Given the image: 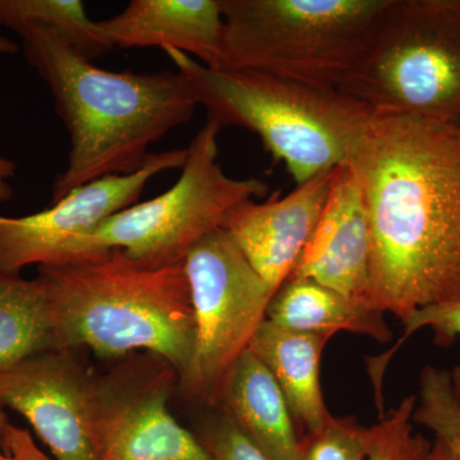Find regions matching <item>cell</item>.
I'll list each match as a JSON object with an SVG mask.
<instances>
[{"mask_svg": "<svg viewBox=\"0 0 460 460\" xmlns=\"http://www.w3.org/2000/svg\"><path fill=\"white\" fill-rule=\"evenodd\" d=\"M348 164L371 229L367 304L404 323L460 296V124L374 115Z\"/></svg>", "mask_w": 460, "mask_h": 460, "instance_id": "cell-1", "label": "cell"}, {"mask_svg": "<svg viewBox=\"0 0 460 460\" xmlns=\"http://www.w3.org/2000/svg\"><path fill=\"white\" fill-rule=\"evenodd\" d=\"M17 33L69 136L68 164L54 181L53 202L90 181L140 171L153 154L148 148L189 123L199 107L178 72H111L51 27L29 25Z\"/></svg>", "mask_w": 460, "mask_h": 460, "instance_id": "cell-2", "label": "cell"}, {"mask_svg": "<svg viewBox=\"0 0 460 460\" xmlns=\"http://www.w3.org/2000/svg\"><path fill=\"white\" fill-rule=\"evenodd\" d=\"M58 349L89 348L102 358L146 350L180 378L195 344L184 263L154 266L119 248L84 261L40 266Z\"/></svg>", "mask_w": 460, "mask_h": 460, "instance_id": "cell-3", "label": "cell"}, {"mask_svg": "<svg viewBox=\"0 0 460 460\" xmlns=\"http://www.w3.org/2000/svg\"><path fill=\"white\" fill-rule=\"evenodd\" d=\"M164 51L208 120L255 133L296 184L349 162L375 115L339 90L248 69L210 68L180 50Z\"/></svg>", "mask_w": 460, "mask_h": 460, "instance_id": "cell-4", "label": "cell"}, {"mask_svg": "<svg viewBox=\"0 0 460 460\" xmlns=\"http://www.w3.org/2000/svg\"><path fill=\"white\" fill-rule=\"evenodd\" d=\"M387 0H220L222 68L339 90Z\"/></svg>", "mask_w": 460, "mask_h": 460, "instance_id": "cell-5", "label": "cell"}, {"mask_svg": "<svg viewBox=\"0 0 460 460\" xmlns=\"http://www.w3.org/2000/svg\"><path fill=\"white\" fill-rule=\"evenodd\" d=\"M339 91L375 115L460 124V0H387Z\"/></svg>", "mask_w": 460, "mask_h": 460, "instance_id": "cell-6", "label": "cell"}, {"mask_svg": "<svg viewBox=\"0 0 460 460\" xmlns=\"http://www.w3.org/2000/svg\"><path fill=\"white\" fill-rule=\"evenodd\" d=\"M220 129L208 120L187 147L181 177L171 189L109 217L80 239L66 263L84 261L114 248L154 268L183 262L190 248L222 228L224 217L234 206L265 199L266 181L237 180L224 172L217 160Z\"/></svg>", "mask_w": 460, "mask_h": 460, "instance_id": "cell-7", "label": "cell"}, {"mask_svg": "<svg viewBox=\"0 0 460 460\" xmlns=\"http://www.w3.org/2000/svg\"><path fill=\"white\" fill-rule=\"evenodd\" d=\"M195 319V344L180 378L190 398L217 404L238 359L266 320L274 293L220 228L183 260Z\"/></svg>", "mask_w": 460, "mask_h": 460, "instance_id": "cell-8", "label": "cell"}, {"mask_svg": "<svg viewBox=\"0 0 460 460\" xmlns=\"http://www.w3.org/2000/svg\"><path fill=\"white\" fill-rule=\"evenodd\" d=\"M187 154V148L153 153L140 171L90 181L47 210L20 217L0 215V274L20 275L31 265H65L81 238L137 204L159 172L181 169Z\"/></svg>", "mask_w": 460, "mask_h": 460, "instance_id": "cell-9", "label": "cell"}, {"mask_svg": "<svg viewBox=\"0 0 460 460\" xmlns=\"http://www.w3.org/2000/svg\"><path fill=\"white\" fill-rule=\"evenodd\" d=\"M102 377L72 349L45 350L0 376V402L22 414L56 460H99Z\"/></svg>", "mask_w": 460, "mask_h": 460, "instance_id": "cell-10", "label": "cell"}, {"mask_svg": "<svg viewBox=\"0 0 460 460\" xmlns=\"http://www.w3.org/2000/svg\"><path fill=\"white\" fill-rule=\"evenodd\" d=\"M177 377L155 356L102 377L99 460H211L202 441L169 411Z\"/></svg>", "mask_w": 460, "mask_h": 460, "instance_id": "cell-11", "label": "cell"}, {"mask_svg": "<svg viewBox=\"0 0 460 460\" xmlns=\"http://www.w3.org/2000/svg\"><path fill=\"white\" fill-rule=\"evenodd\" d=\"M332 171L296 184L286 198L246 199L226 215L222 229L228 233L272 293L292 275L308 239L319 222L332 187Z\"/></svg>", "mask_w": 460, "mask_h": 460, "instance_id": "cell-12", "label": "cell"}, {"mask_svg": "<svg viewBox=\"0 0 460 460\" xmlns=\"http://www.w3.org/2000/svg\"><path fill=\"white\" fill-rule=\"evenodd\" d=\"M371 248L361 186L345 163L332 172L328 201L289 278L316 281L368 305Z\"/></svg>", "mask_w": 460, "mask_h": 460, "instance_id": "cell-13", "label": "cell"}, {"mask_svg": "<svg viewBox=\"0 0 460 460\" xmlns=\"http://www.w3.org/2000/svg\"><path fill=\"white\" fill-rule=\"evenodd\" d=\"M98 25L113 48H172L210 68L223 66L220 0H132Z\"/></svg>", "mask_w": 460, "mask_h": 460, "instance_id": "cell-14", "label": "cell"}, {"mask_svg": "<svg viewBox=\"0 0 460 460\" xmlns=\"http://www.w3.org/2000/svg\"><path fill=\"white\" fill-rule=\"evenodd\" d=\"M226 416L272 460H302L292 411L270 371L247 350L235 363L222 395Z\"/></svg>", "mask_w": 460, "mask_h": 460, "instance_id": "cell-15", "label": "cell"}, {"mask_svg": "<svg viewBox=\"0 0 460 460\" xmlns=\"http://www.w3.org/2000/svg\"><path fill=\"white\" fill-rule=\"evenodd\" d=\"M334 334L304 332L281 328L265 320L252 339L250 350L270 371L286 396L293 419L310 435L325 428L332 414L323 402L320 363Z\"/></svg>", "mask_w": 460, "mask_h": 460, "instance_id": "cell-16", "label": "cell"}, {"mask_svg": "<svg viewBox=\"0 0 460 460\" xmlns=\"http://www.w3.org/2000/svg\"><path fill=\"white\" fill-rule=\"evenodd\" d=\"M384 314L316 281L289 278L272 296L266 320L296 332H349L387 343L393 332Z\"/></svg>", "mask_w": 460, "mask_h": 460, "instance_id": "cell-17", "label": "cell"}, {"mask_svg": "<svg viewBox=\"0 0 460 460\" xmlns=\"http://www.w3.org/2000/svg\"><path fill=\"white\" fill-rule=\"evenodd\" d=\"M54 349L56 334L42 281L0 274V376L33 354Z\"/></svg>", "mask_w": 460, "mask_h": 460, "instance_id": "cell-18", "label": "cell"}, {"mask_svg": "<svg viewBox=\"0 0 460 460\" xmlns=\"http://www.w3.org/2000/svg\"><path fill=\"white\" fill-rule=\"evenodd\" d=\"M29 25L57 30L91 62L114 49L80 0H0V27L18 32Z\"/></svg>", "mask_w": 460, "mask_h": 460, "instance_id": "cell-19", "label": "cell"}, {"mask_svg": "<svg viewBox=\"0 0 460 460\" xmlns=\"http://www.w3.org/2000/svg\"><path fill=\"white\" fill-rule=\"evenodd\" d=\"M413 420L431 429L447 445L454 460H460V407L450 371L429 365L420 372Z\"/></svg>", "mask_w": 460, "mask_h": 460, "instance_id": "cell-20", "label": "cell"}, {"mask_svg": "<svg viewBox=\"0 0 460 460\" xmlns=\"http://www.w3.org/2000/svg\"><path fill=\"white\" fill-rule=\"evenodd\" d=\"M417 395L402 399L377 425L367 429L365 460H429L434 444L414 434L413 411Z\"/></svg>", "mask_w": 460, "mask_h": 460, "instance_id": "cell-21", "label": "cell"}, {"mask_svg": "<svg viewBox=\"0 0 460 460\" xmlns=\"http://www.w3.org/2000/svg\"><path fill=\"white\" fill-rule=\"evenodd\" d=\"M367 429L332 416L325 428L302 441V460H365Z\"/></svg>", "mask_w": 460, "mask_h": 460, "instance_id": "cell-22", "label": "cell"}, {"mask_svg": "<svg viewBox=\"0 0 460 460\" xmlns=\"http://www.w3.org/2000/svg\"><path fill=\"white\" fill-rule=\"evenodd\" d=\"M404 338L420 329H429L434 332L438 345H450L460 337V296L445 304L429 305L416 311L404 321Z\"/></svg>", "mask_w": 460, "mask_h": 460, "instance_id": "cell-23", "label": "cell"}, {"mask_svg": "<svg viewBox=\"0 0 460 460\" xmlns=\"http://www.w3.org/2000/svg\"><path fill=\"white\" fill-rule=\"evenodd\" d=\"M202 444L211 460H272L248 440L226 414L208 429Z\"/></svg>", "mask_w": 460, "mask_h": 460, "instance_id": "cell-24", "label": "cell"}, {"mask_svg": "<svg viewBox=\"0 0 460 460\" xmlns=\"http://www.w3.org/2000/svg\"><path fill=\"white\" fill-rule=\"evenodd\" d=\"M3 450L11 460H56L42 452L26 429L9 425L3 435Z\"/></svg>", "mask_w": 460, "mask_h": 460, "instance_id": "cell-25", "label": "cell"}, {"mask_svg": "<svg viewBox=\"0 0 460 460\" xmlns=\"http://www.w3.org/2000/svg\"><path fill=\"white\" fill-rule=\"evenodd\" d=\"M17 166L7 157L0 156V204L11 201L13 187L11 181L16 177Z\"/></svg>", "mask_w": 460, "mask_h": 460, "instance_id": "cell-26", "label": "cell"}, {"mask_svg": "<svg viewBox=\"0 0 460 460\" xmlns=\"http://www.w3.org/2000/svg\"><path fill=\"white\" fill-rule=\"evenodd\" d=\"M429 460H454L452 453L447 449V445L443 441L436 438L432 452L429 454Z\"/></svg>", "mask_w": 460, "mask_h": 460, "instance_id": "cell-27", "label": "cell"}, {"mask_svg": "<svg viewBox=\"0 0 460 460\" xmlns=\"http://www.w3.org/2000/svg\"><path fill=\"white\" fill-rule=\"evenodd\" d=\"M9 425L7 416H5L4 411H3L2 402H0V460H11L5 456L4 450H3V435H4L5 429Z\"/></svg>", "mask_w": 460, "mask_h": 460, "instance_id": "cell-28", "label": "cell"}, {"mask_svg": "<svg viewBox=\"0 0 460 460\" xmlns=\"http://www.w3.org/2000/svg\"><path fill=\"white\" fill-rule=\"evenodd\" d=\"M16 51H18L16 42L0 35V56H3V54H14Z\"/></svg>", "mask_w": 460, "mask_h": 460, "instance_id": "cell-29", "label": "cell"}, {"mask_svg": "<svg viewBox=\"0 0 460 460\" xmlns=\"http://www.w3.org/2000/svg\"><path fill=\"white\" fill-rule=\"evenodd\" d=\"M450 377H452L454 394H456V401H458L460 407V365L456 366L453 371H450Z\"/></svg>", "mask_w": 460, "mask_h": 460, "instance_id": "cell-30", "label": "cell"}]
</instances>
